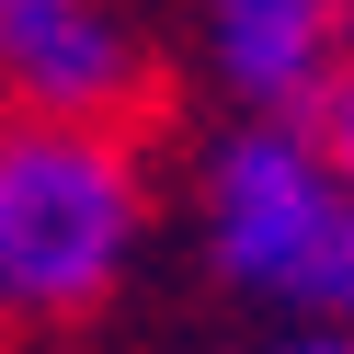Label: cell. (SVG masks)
I'll return each mask as SVG.
<instances>
[{"label":"cell","instance_id":"obj_1","mask_svg":"<svg viewBox=\"0 0 354 354\" xmlns=\"http://www.w3.org/2000/svg\"><path fill=\"white\" fill-rule=\"evenodd\" d=\"M149 252V160L126 126L0 103V331L92 320Z\"/></svg>","mask_w":354,"mask_h":354},{"label":"cell","instance_id":"obj_2","mask_svg":"<svg viewBox=\"0 0 354 354\" xmlns=\"http://www.w3.org/2000/svg\"><path fill=\"white\" fill-rule=\"evenodd\" d=\"M194 240L240 297L286 320H354V194L308 115H240L194 160Z\"/></svg>","mask_w":354,"mask_h":354},{"label":"cell","instance_id":"obj_3","mask_svg":"<svg viewBox=\"0 0 354 354\" xmlns=\"http://www.w3.org/2000/svg\"><path fill=\"white\" fill-rule=\"evenodd\" d=\"M0 103L12 115L126 126L149 103V35L126 0H0Z\"/></svg>","mask_w":354,"mask_h":354},{"label":"cell","instance_id":"obj_4","mask_svg":"<svg viewBox=\"0 0 354 354\" xmlns=\"http://www.w3.org/2000/svg\"><path fill=\"white\" fill-rule=\"evenodd\" d=\"M194 46L240 115H308L354 57V12L343 0H194Z\"/></svg>","mask_w":354,"mask_h":354},{"label":"cell","instance_id":"obj_5","mask_svg":"<svg viewBox=\"0 0 354 354\" xmlns=\"http://www.w3.org/2000/svg\"><path fill=\"white\" fill-rule=\"evenodd\" d=\"M308 138H320V160L343 171V194H354V57L331 69V92L308 103Z\"/></svg>","mask_w":354,"mask_h":354},{"label":"cell","instance_id":"obj_6","mask_svg":"<svg viewBox=\"0 0 354 354\" xmlns=\"http://www.w3.org/2000/svg\"><path fill=\"white\" fill-rule=\"evenodd\" d=\"M263 354H354V320H286Z\"/></svg>","mask_w":354,"mask_h":354},{"label":"cell","instance_id":"obj_7","mask_svg":"<svg viewBox=\"0 0 354 354\" xmlns=\"http://www.w3.org/2000/svg\"><path fill=\"white\" fill-rule=\"evenodd\" d=\"M343 12H354V0H343Z\"/></svg>","mask_w":354,"mask_h":354}]
</instances>
